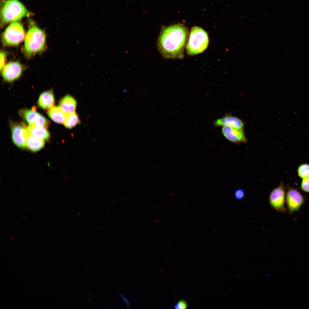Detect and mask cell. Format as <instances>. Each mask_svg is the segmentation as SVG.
I'll return each instance as SVG.
<instances>
[{
  "instance_id": "6da1fadb",
  "label": "cell",
  "mask_w": 309,
  "mask_h": 309,
  "mask_svg": "<svg viewBox=\"0 0 309 309\" xmlns=\"http://www.w3.org/2000/svg\"><path fill=\"white\" fill-rule=\"evenodd\" d=\"M187 28L181 24L162 28L157 46L163 56L167 58L182 59L188 37Z\"/></svg>"
},
{
  "instance_id": "7a4b0ae2",
  "label": "cell",
  "mask_w": 309,
  "mask_h": 309,
  "mask_svg": "<svg viewBox=\"0 0 309 309\" xmlns=\"http://www.w3.org/2000/svg\"><path fill=\"white\" fill-rule=\"evenodd\" d=\"M46 36L45 32L32 22L29 23L25 37L23 53L27 58L41 53L46 47Z\"/></svg>"
},
{
  "instance_id": "3957f363",
  "label": "cell",
  "mask_w": 309,
  "mask_h": 309,
  "mask_svg": "<svg viewBox=\"0 0 309 309\" xmlns=\"http://www.w3.org/2000/svg\"><path fill=\"white\" fill-rule=\"evenodd\" d=\"M29 14L24 5L19 0H7L1 10V26L3 27L8 23L18 21Z\"/></svg>"
},
{
  "instance_id": "277c9868",
  "label": "cell",
  "mask_w": 309,
  "mask_h": 309,
  "mask_svg": "<svg viewBox=\"0 0 309 309\" xmlns=\"http://www.w3.org/2000/svg\"><path fill=\"white\" fill-rule=\"evenodd\" d=\"M209 42L208 37L205 31L197 26L193 27L186 45L187 54L192 56L202 53L207 48Z\"/></svg>"
},
{
  "instance_id": "5b68a950",
  "label": "cell",
  "mask_w": 309,
  "mask_h": 309,
  "mask_svg": "<svg viewBox=\"0 0 309 309\" xmlns=\"http://www.w3.org/2000/svg\"><path fill=\"white\" fill-rule=\"evenodd\" d=\"M25 33L22 24L18 21L11 23L3 33L1 39L5 46H16L24 40Z\"/></svg>"
},
{
  "instance_id": "8992f818",
  "label": "cell",
  "mask_w": 309,
  "mask_h": 309,
  "mask_svg": "<svg viewBox=\"0 0 309 309\" xmlns=\"http://www.w3.org/2000/svg\"><path fill=\"white\" fill-rule=\"evenodd\" d=\"M286 192L282 183L274 188L271 192L269 197L271 206L276 210L281 212L286 211L285 206Z\"/></svg>"
},
{
  "instance_id": "52a82bcc",
  "label": "cell",
  "mask_w": 309,
  "mask_h": 309,
  "mask_svg": "<svg viewBox=\"0 0 309 309\" xmlns=\"http://www.w3.org/2000/svg\"><path fill=\"white\" fill-rule=\"evenodd\" d=\"M286 201L289 213L299 211L305 201L304 197L296 189L289 188L286 196Z\"/></svg>"
},
{
  "instance_id": "ba28073f",
  "label": "cell",
  "mask_w": 309,
  "mask_h": 309,
  "mask_svg": "<svg viewBox=\"0 0 309 309\" xmlns=\"http://www.w3.org/2000/svg\"><path fill=\"white\" fill-rule=\"evenodd\" d=\"M11 138L14 143L18 147H26L28 134L27 127L24 124L12 123L11 124Z\"/></svg>"
},
{
  "instance_id": "9c48e42d",
  "label": "cell",
  "mask_w": 309,
  "mask_h": 309,
  "mask_svg": "<svg viewBox=\"0 0 309 309\" xmlns=\"http://www.w3.org/2000/svg\"><path fill=\"white\" fill-rule=\"evenodd\" d=\"M23 69V65L19 62H11L5 65L2 70V75L5 81L13 82L20 77Z\"/></svg>"
},
{
  "instance_id": "30bf717a",
  "label": "cell",
  "mask_w": 309,
  "mask_h": 309,
  "mask_svg": "<svg viewBox=\"0 0 309 309\" xmlns=\"http://www.w3.org/2000/svg\"><path fill=\"white\" fill-rule=\"evenodd\" d=\"M19 113L21 116L29 125H35L46 128L49 125L48 120L34 110L23 109L21 110Z\"/></svg>"
},
{
  "instance_id": "8fae6325",
  "label": "cell",
  "mask_w": 309,
  "mask_h": 309,
  "mask_svg": "<svg viewBox=\"0 0 309 309\" xmlns=\"http://www.w3.org/2000/svg\"><path fill=\"white\" fill-rule=\"evenodd\" d=\"M223 135L229 141L235 143L245 142L247 140L243 128L237 129L229 126H222Z\"/></svg>"
},
{
  "instance_id": "7c38bea8",
  "label": "cell",
  "mask_w": 309,
  "mask_h": 309,
  "mask_svg": "<svg viewBox=\"0 0 309 309\" xmlns=\"http://www.w3.org/2000/svg\"><path fill=\"white\" fill-rule=\"evenodd\" d=\"M215 126H227L237 129L243 128L244 124L238 118L231 115H227L217 119L214 123Z\"/></svg>"
},
{
  "instance_id": "4fadbf2b",
  "label": "cell",
  "mask_w": 309,
  "mask_h": 309,
  "mask_svg": "<svg viewBox=\"0 0 309 309\" xmlns=\"http://www.w3.org/2000/svg\"><path fill=\"white\" fill-rule=\"evenodd\" d=\"M29 135L43 140H48L50 134L46 127L35 125H29L27 127Z\"/></svg>"
},
{
  "instance_id": "5bb4252c",
  "label": "cell",
  "mask_w": 309,
  "mask_h": 309,
  "mask_svg": "<svg viewBox=\"0 0 309 309\" xmlns=\"http://www.w3.org/2000/svg\"><path fill=\"white\" fill-rule=\"evenodd\" d=\"M37 103L38 106L43 109H49L53 107L55 100L52 90L42 93L39 96Z\"/></svg>"
},
{
  "instance_id": "9a60e30c",
  "label": "cell",
  "mask_w": 309,
  "mask_h": 309,
  "mask_svg": "<svg viewBox=\"0 0 309 309\" xmlns=\"http://www.w3.org/2000/svg\"><path fill=\"white\" fill-rule=\"evenodd\" d=\"M76 105L75 100L69 95L65 96L59 102V106L67 114L75 112Z\"/></svg>"
},
{
  "instance_id": "2e32d148",
  "label": "cell",
  "mask_w": 309,
  "mask_h": 309,
  "mask_svg": "<svg viewBox=\"0 0 309 309\" xmlns=\"http://www.w3.org/2000/svg\"><path fill=\"white\" fill-rule=\"evenodd\" d=\"M47 114L53 121L61 124L64 123L67 115L60 106H54L49 109Z\"/></svg>"
},
{
  "instance_id": "e0dca14e",
  "label": "cell",
  "mask_w": 309,
  "mask_h": 309,
  "mask_svg": "<svg viewBox=\"0 0 309 309\" xmlns=\"http://www.w3.org/2000/svg\"><path fill=\"white\" fill-rule=\"evenodd\" d=\"M44 144V140L28 135L26 147L31 151L34 152L39 151L43 148Z\"/></svg>"
},
{
  "instance_id": "ac0fdd59",
  "label": "cell",
  "mask_w": 309,
  "mask_h": 309,
  "mask_svg": "<svg viewBox=\"0 0 309 309\" xmlns=\"http://www.w3.org/2000/svg\"><path fill=\"white\" fill-rule=\"evenodd\" d=\"M80 123L78 115L75 112L67 114L64 122V126L68 128H72Z\"/></svg>"
},
{
  "instance_id": "d6986e66",
  "label": "cell",
  "mask_w": 309,
  "mask_h": 309,
  "mask_svg": "<svg viewBox=\"0 0 309 309\" xmlns=\"http://www.w3.org/2000/svg\"><path fill=\"white\" fill-rule=\"evenodd\" d=\"M298 174L302 179L309 176V164L304 163L300 165L298 169Z\"/></svg>"
},
{
  "instance_id": "ffe728a7",
  "label": "cell",
  "mask_w": 309,
  "mask_h": 309,
  "mask_svg": "<svg viewBox=\"0 0 309 309\" xmlns=\"http://www.w3.org/2000/svg\"><path fill=\"white\" fill-rule=\"evenodd\" d=\"M302 179L301 189L303 191L309 193V176Z\"/></svg>"
},
{
  "instance_id": "44dd1931",
  "label": "cell",
  "mask_w": 309,
  "mask_h": 309,
  "mask_svg": "<svg viewBox=\"0 0 309 309\" xmlns=\"http://www.w3.org/2000/svg\"><path fill=\"white\" fill-rule=\"evenodd\" d=\"M7 55V53L6 52L3 50L1 51L0 54V69L1 71L3 68L5 66V64L6 60Z\"/></svg>"
},
{
  "instance_id": "7402d4cb",
  "label": "cell",
  "mask_w": 309,
  "mask_h": 309,
  "mask_svg": "<svg viewBox=\"0 0 309 309\" xmlns=\"http://www.w3.org/2000/svg\"><path fill=\"white\" fill-rule=\"evenodd\" d=\"M187 307V304L185 300H181L179 301L174 306V308L175 309H185Z\"/></svg>"
},
{
  "instance_id": "603a6c76",
  "label": "cell",
  "mask_w": 309,
  "mask_h": 309,
  "mask_svg": "<svg viewBox=\"0 0 309 309\" xmlns=\"http://www.w3.org/2000/svg\"><path fill=\"white\" fill-rule=\"evenodd\" d=\"M235 197L238 199H241L244 197V193L243 190L241 189L237 190L235 193Z\"/></svg>"
}]
</instances>
